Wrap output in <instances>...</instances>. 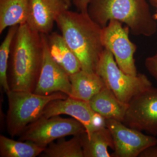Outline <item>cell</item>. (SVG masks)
<instances>
[{
  "label": "cell",
  "instance_id": "cell-1",
  "mask_svg": "<svg viewBox=\"0 0 157 157\" xmlns=\"http://www.w3.org/2000/svg\"><path fill=\"white\" fill-rule=\"evenodd\" d=\"M44 57L42 34L26 23L18 26L12 44L8 69L10 90L33 93L38 83Z\"/></svg>",
  "mask_w": 157,
  "mask_h": 157
},
{
  "label": "cell",
  "instance_id": "cell-2",
  "mask_svg": "<svg viewBox=\"0 0 157 157\" xmlns=\"http://www.w3.org/2000/svg\"><path fill=\"white\" fill-rule=\"evenodd\" d=\"M67 45L77 58L81 70L96 73L97 66L104 48L102 28L87 13L66 10L56 20Z\"/></svg>",
  "mask_w": 157,
  "mask_h": 157
},
{
  "label": "cell",
  "instance_id": "cell-3",
  "mask_svg": "<svg viewBox=\"0 0 157 157\" xmlns=\"http://www.w3.org/2000/svg\"><path fill=\"white\" fill-rule=\"evenodd\" d=\"M87 13L102 28L115 19L125 24L134 36L151 37L157 32L148 0H92Z\"/></svg>",
  "mask_w": 157,
  "mask_h": 157
},
{
  "label": "cell",
  "instance_id": "cell-4",
  "mask_svg": "<svg viewBox=\"0 0 157 157\" xmlns=\"http://www.w3.org/2000/svg\"><path fill=\"white\" fill-rule=\"evenodd\" d=\"M6 94L8 101L6 126L12 138L19 136L26 127L39 119L51 101L69 97L60 92L44 96L24 91L10 90Z\"/></svg>",
  "mask_w": 157,
  "mask_h": 157
},
{
  "label": "cell",
  "instance_id": "cell-5",
  "mask_svg": "<svg viewBox=\"0 0 157 157\" xmlns=\"http://www.w3.org/2000/svg\"><path fill=\"white\" fill-rule=\"evenodd\" d=\"M96 73L103 78L107 87L118 99L126 104H129L135 96L152 86L144 74L138 73L133 76L121 70L113 55L106 48L100 57Z\"/></svg>",
  "mask_w": 157,
  "mask_h": 157
},
{
  "label": "cell",
  "instance_id": "cell-6",
  "mask_svg": "<svg viewBox=\"0 0 157 157\" xmlns=\"http://www.w3.org/2000/svg\"><path fill=\"white\" fill-rule=\"evenodd\" d=\"M86 132L83 125L74 118H63L59 115L40 117L28 125L18 137L21 141H32L45 148L59 138L79 135Z\"/></svg>",
  "mask_w": 157,
  "mask_h": 157
},
{
  "label": "cell",
  "instance_id": "cell-7",
  "mask_svg": "<svg viewBox=\"0 0 157 157\" xmlns=\"http://www.w3.org/2000/svg\"><path fill=\"white\" fill-rule=\"evenodd\" d=\"M123 23L111 19L102 28V43L104 48L109 51L121 70L125 73L136 76L138 73L134 54L137 46L129 39L130 29Z\"/></svg>",
  "mask_w": 157,
  "mask_h": 157
},
{
  "label": "cell",
  "instance_id": "cell-8",
  "mask_svg": "<svg viewBox=\"0 0 157 157\" xmlns=\"http://www.w3.org/2000/svg\"><path fill=\"white\" fill-rule=\"evenodd\" d=\"M122 123L129 128L157 136V88L152 86L132 98Z\"/></svg>",
  "mask_w": 157,
  "mask_h": 157
},
{
  "label": "cell",
  "instance_id": "cell-9",
  "mask_svg": "<svg viewBox=\"0 0 157 157\" xmlns=\"http://www.w3.org/2000/svg\"><path fill=\"white\" fill-rule=\"evenodd\" d=\"M60 114L70 116L80 122L85 128L89 138L96 130L106 127V119L94 111L89 102L70 97L51 101L40 117L48 118Z\"/></svg>",
  "mask_w": 157,
  "mask_h": 157
},
{
  "label": "cell",
  "instance_id": "cell-10",
  "mask_svg": "<svg viewBox=\"0 0 157 157\" xmlns=\"http://www.w3.org/2000/svg\"><path fill=\"white\" fill-rule=\"evenodd\" d=\"M106 127L112 134L114 142L111 157H137L148 147L157 145L155 136L145 135L132 128L122 122L106 120Z\"/></svg>",
  "mask_w": 157,
  "mask_h": 157
},
{
  "label": "cell",
  "instance_id": "cell-11",
  "mask_svg": "<svg viewBox=\"0 0 157 157\" xmlns=\"http://www.w3.org/2000/svg\"><path fill=\"white\" fill-rule=\"evenodd\" d=\"M44 57L41 73L34 93L46 96L60 92L70 95L71 84L69 75L52 57L48 45L47 35L42 34Z\"/></svg>",
  "mask_w": 157,
  "mask_h": 157
},
{
  "label": "cell",
  "instance_id": "cell-12",
  "mask_svg": "<svg viewBox=\"0 0 157 157\" xmlns=\"http://www.w3.org/2000/svg\"><path fill=\"white\" fill-rule=\"evenodd\" d=\"M70 7L63 0H29L26 23L33 30L48 35L57 16Z\"/></svg>",
  "mask_w": 157,
  "mask_h": 157
},
{
  "label": "cell",
  "instance_id": "cell-13",
  "mask_svg": "<svg viewBox=\"0 0 157 157\" xmlns=\"http://www.w3.org/2000/svg\"><path fill=\"white\" fill-rule=\"evenodd\" d=\"M89 103L94 111L105 119L115 120L122 122L128 107V104L120 101L107 87L94 96Z\"/></svg>",
  "mask_w": 157,
  "mask_h": 157
},
{
  "label": "cell",
  "instance_id": "cell-14",
  "mask_svg": "<svg viewBox=\"0 0 157 157\" xmlns=\"http://www.w3.org/2000/svg\"><path fill=\"white\" fill-rule=\"evenodd\" d=\"M71 92L69 97L89 102L94 96L106 87L103 78L96 73L80 70L69 76Z\"/></svg>",
  "mask_w": 157,
  "mask_h": 157
},
{
  "label": "cell",
  "instance_id": "cell-15",
  "mask_svg": "<svg viewBox=\"0 0 157 157\" xmlns=\"http://www.w3.org/2000/svg\"><path fill=\"white\" fill-rule=\"evenodd\" d=\"M48 50L52 57L68 75L81 70L78 60L67 45L62 35L56 32L47 35Z\"/></svg>",
  "mask_w": 157,
  "mask_h": 157
},
{
  "label": "cell",
  "instance_id": "cell-16",
  "mask_svg": "<svg viewBox=\"0 0 157 157\" xmlns=\"http://www.w3.org/2000/svg\"><path fill=\"white\" fill-rule=\"evenodd\" d=\"M84 157H111L108 147L114 149L112 134L107 127H102L93 132L90 138L86 132L81 134Z\"/></svg>",
  "mask_w": 157,
  "mask_h": 157
},
{
  "label": "cell",
  "instance_id": "cell-17",
  "mask_svg": "<svg viewBox=\"0 0 157 157\" xmlns=\"http://www.w3.org/2000/svg\"><path fill=\"white\" fill-rule=\"evenodd\" d=\"M29 0H0V34L5 29L26 23Z\"/></svg>",
  "mask_w": 157,
  "mask_h": 157
},
{
  "label": "cell",
  "instance_id": "cell-18",
  "mask_svg": "<svg viewBox=\"0 0 157 157\" xmlns=\"http://www.w3.org/2000/svg\"><path fill=\"white\" fill-rule=\"evenodd\" d=\"M45 148L32 141H17L0 135L1 157H36L40 155Z\"/></svg>",
  "mask_w": 157,
  "mask_h": 157
},
{
  "label": "cell",
  "instance_id": "cell-19",
  "mask_svg": "<svg viewBox=\"0 0 157 157\" xmlns=\"http://www.w3.org/2000/svg\"><path fill=\"white\" fill-rule=\"evenodd\" d=\"M51 142L40 154L43 157H84L81 134L73 136L69 140L65 137Z\"/></svg>",
  "mask_w": 157,
  "mask_h": 157
},
{
  "label": "cell",
  "instance_id": "cell-20",
  "mask_svg": "<svg viewBox=\"0 0 157 157\" xmlns=\"http://www.w3.org/2000/svg\"><path fill=\"white\" fill-rule=\"evenodd\" d=\"M19 25L10 27L0 46V84L5 92L10 90L8 80V64L11 44Z\"/></svg>",
  "mask_w": 157,
  "mask_h": 157
},
{
  "label": "cell",
  "instance_id": "cell-21",
  "mask_svg": "<svg viewBox=\"0 0 157 157\" xmlns=\"http://www.w3.org/2000/svg\"><path fill=\"white\" fill-rule=\"evenodd\" d=\"M145 66L150 74L157 81V49L155 54L147 58Z\"/></svg>",
  "mask_w": 157,
  "mask_h": 157
},
{
  "label": "cell",
  "instance_id": "cell-22",
  "mask_svg": "<svg viewBox=\"0 0 157 157\" xmlns=\"http://www.w3.org/2000/svg\"><path fill=\"white\" fill-rule=\"evenodd\" d=\"M92 0H72V2L76 7L77 11L87 13L88 7Z\"/></svg>",
  "mask_w": 157,
  "mask_h": 157
},
{
  "label": "cell",
  "instance_id": "cell-23",
  "mask_svg": "<svg viewBox=\"0 0 157 157\" xmlns=\"http://www.w3.org/2000/svg\"><path fill=\"white\" fill-rule=\"evenodd\" d=\"M140 157H157V145L148 147L138 156Z\"/></svg>",
  "mask_w": 157,
  "mask_h": 157
},
{
  "label": "cell",
  "instance_id": "cell-24",
  "mask_svg": "<svg viewBox=\"0 0 157 157\" xmlns=\"http://www.w3.org/2000/svg\"><path fill=\"white\" fill-rule=\"evenodd\" d=\"M148 1L152 6L157 8V0H148Z\"/></svg>",
  "mask_w": 157,
  "mask_h": 157
},
{
  "label": "cell",
  "instance_id": "cell-25",
  "mask_svg": "<svg viewBox=\"0 0 157 157\" xmlns=\"http://www.w3.org/2000/svg\"><path fill=\"white\" fill-rule=\"evenodd\" d=\"M66 4H67L68 6H71V4H72V0H63Z\"/></svg>",
  "mask_w": 157,
  "mask_h": 157
},
{
  "label": "cell",
  "instance_id": "cell-26",
  "mask_svg": "<svg viewBox=\"0 0 157 157\" xmlns=\"http://www.w3.org/2000/svg\"><path fill=\"white\" fill-rule=\"evenodd\" d=\"M153 16L155 20L157 21V11H156L155 13L153 14Z\"/></svg>",
  "mask_w": 157,
  "mask_h": 157
}]
</instances>
